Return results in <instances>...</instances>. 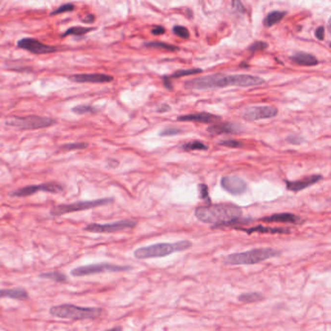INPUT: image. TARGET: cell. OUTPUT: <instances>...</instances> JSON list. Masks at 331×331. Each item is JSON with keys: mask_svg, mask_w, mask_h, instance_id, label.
<instances>
[{"mask_svg": "<svg viewBox=\"0 0 331 331\" xmlns=\"http://www.w3.org/2000/svg\"><path fill=\"white\" fill-rule=\"evenodd\" d=\"M50 314L60 319L81 321L98 319L105 314V311L102 308L80 307L73 304H61L51 308Z\"/></svg>", "mask_w": 331, "mask_h": 331, "instance_id": "cell-5", "label": "cell"}, {"mask_svg": "<svg viewBox=\"0 0 331 331\" xmlns=\"http://www.w3.org/2000/svg\"><path fill=\"white\" fill-rule=\"evenodd\" d=\"M130 269H131L130 266L102 262V263H95V264L76 267L72 270L71 275L73 277H84L104 272H123V271H128Z\"/></svg>", "mask_w": 331, "mask_h": 331, "instance_id": "cell-8", "label": "cell"}, {"mask_svg": "<svg viewBox=\"0 0 331 331\" xmlns=\"http://www.w3.org/2000/svg\"><path fill=\"white\" fill-rule=\"evenodd\" d=\"M6 123L8 125L15 126L23 130H34L53 126L56 123V120L46 117L26 116V117H12L7 119Z\"/></svg>", "mask_w": 331, "mask_h": 331, "instance_id": "cell-7", "label": "cell"}, {"mask_svg": "<svg viewBox=\"0 0 331 331\" xmlns=\"http://www.w3.org/2000/svg\"><path fill=\"white\" fill-rule=\"evenodd\" d=\"M75 10V6L74 4L72 3H65V4H62L60 5L58 8L55 9L51 15L54 16V15H59V14H62V13H66V12H72Z\"/></svg>", "mask_w": 331, "mask_h": 331, "instance_id": "cell-31", "label": "cell"}, {"mask_svg": "<svg viewBox=\"0 0 331 331\" xmlns=\"http://www.w3.org/2000/svg\"><path fill=\"white\" fill-rule=\"evenodd\" d=\"M286 15V12L284 11H273L270 12L266 18L264 19V25L266 27H271L275 24L280 23Z\"/></svg>", "mask_w": 331, "mask_h": 331, "instance_id": "cell-22", "label": "cell"}, {"mask_svg": "<svg viewBox=\"0 0 331 331\" xmlns=\"http://www.w3.org/2000/svg\"><path fill=\"white\" fill-rule=\"evenodd\" d=\"M40 278H43V279H49V280H52L54 282H56V283H60V284H63V283H67L68 282V279H67V276L61 272H58V271H53V272H47V273H41L39 275Z\"/></svg>", "mask_w": 331, "mask_h": 331, "instance_id": "cell-23", "label": "cell"}, {"mask_svg": "<svg viewBox=\"0 0 331 331\" xmlns=\"http://www.w3.org/2000/svg\"><path fill=\"white\" fill-rule=\"evenodd\" d=\"M114 201L113 198L107 197V198H100V199H95V200H87V201H79L75 203H70V204H59L54 206L50 213L52 216L58 217L66 214L75 213V212H80V211H85V210H90L93 208H97L100 206H105Z\"/></svg>", "mask_w": 331, "mask_h": 331, "instance_id": "cell-6", "label": "cell"}, {"mask_svg": "<svg viewBox=\"0 0 331 331\" xmlns=\"http://www.w3.org/2000/svg\"><path fill=\"white\" fill-rule=\"evenodd\" d=\"M203 71L202 69L200 68H194V69H184V70H178V71L173 73L172 75L170 76H166V78L168 80L171 81V79L173 78H181V77H185V76H190V75H195V74H198V73H201Z\"/></svg>", "mask_w": 331, "mask_h": 331, "instance_id": "cell-29", "label": "cell"}, {"mask_svg": "<svg viewBox=\"0 0 331 331\" xmlns=\"http://www.w3.org/2000/svg\"><path fill=\"white\" fill-rule=\"evenodd\" d=\"M95 17L94 16V15H92V14H90V15H87L82 21L84 22V23H86V24H92V23H94L95 22Z\"/></svg>", "mask_w": 331, "mask_h": 331, "instance_id": "cell-41", "label": "cell"}, {"mask_svg": "<svg viewBox=\"0 0 331 331\" xmlns=\"http://www.w3.org/2000/svg\"><path fill=\"white\" fill-rule=\"evenodd\" d=\"M12 298L17 300H25L28 298V293L24 288H0V299L1 298Z\"/></svg>", "mask_w": 331, "mask_h": 331, "instance_id": "cell-21", "label": "cell"}, {"mask_svg": "<svg viewBox=\"0 0 331 331\" xmlns=\"http://www.w3.org/2000/svg\"><path fill=\"white\" fill-rule=\"evenodd\" d=\"M221 186L225 191L233 195H239L247 190L246 183L234 176H225L221 180Z\"/></svg>", "mask_w": 331, "mask_h": 331, "instance_id": "cell-14", "label": "cell"}, {"mask_svg": "<svg viewBox=\"0 0 331 331\" xmlns=\"http://www.w3.org/2000/svg\"><path fill=\"white\" fill-rule=\"evenodd\" d=\"M231 5H232V8H233L235 11H237L238 13L244 14V13L246 12V9H245L243 3L240 2V1H232V2H231Z\"/></svg>", "mask_w": 331, "mask_h": 331, "instance_id": "cell-38", "label": "cell"}, {"mask_svg": "<svg viewBox=\"0 0 331 331\" xmlns=\"http://www.w3.org/2000/svg\"><path fill=\"white\" fill-rule=\"evenodd\" d=\"M137 225L136 221L122 220L112 223H90L85 227L86 231L94 233H114L124 229H132Z\"/></svg>", "mask_w": 331, "mask_h": 331, "instance_id": "cell-9", "label": "cell"}, {"mask_svg": "<svg viewBox=\"0 0 331 331\" xmlns=\"http://www.w3.org/2000/svg\"><path fill=\"white\" fill-rule=\"evenodd\" d=\"M264 83V80L260 77L252 76L248 74H236V75H225L221 73L212 74L208 76H203L199 78H194L188 80L185 83V88L187 90L196 91H206L221 89L224 87H253L259 86Z\"/></svg>", "mask_w": 331, "mask_h": 331, "instance_id": "cell-1", "label": "cell"}, {"mask_svg": "<svg viewBox=\"0 0 331 331\" xmlns=\"http://www.w3.org/2000/svg\"><path fill=\"white\" fill-rule=\"evenodd\" d=\"M264 299V296L257 291H252V292H245L242 293L241 295L238 296V300L243 302V303H254V302H259Z\"/></svg>", "mask_w": 331, "mask_h": 331, "instance_id": "cell-24", "label": "cell"}, {"mask_svg": "<svg viewBox=\"0 0 331 331\" xmlns=\"http://www.w3.org/2000/svg\"><path fill=\"white\" fill-rule=\"evenodd\" d=\"M268 48V44L266 42L263 41H256L255 43H253L250 47L248 48V51L251 53H256L259 51H263L266 50Z\"/></svg>", "mask_w": 331, "mask_h": 331, "instance_id": "cell-33", "label": "cell"}, {"mask_svg": "<svg viewBox=\"0 0 331 331\" xmlns=\"http://www.w3.org/2000/svg\"><path fill=\"white\" fill-rule=\"evenodd\" d=\"M286 140H287V142L290 143L292 145H300L301 143L304 142V138H302L299 135H294V134L287 136Z\"/></svg>", "mask_w": 331, "mask_h": 331, "instance_id": "cell-37", "label": "cell"}, {"mask_svg": "<svg viewBox=\"0 0 331 331\" xmlns=\"http://www.w3.org/2000/svg\"><path fill=\"white\" fill-rule=\"evenodd\" d=\"M198 190H199V193H200V197L205 200V201H208V203L210 204L211 200H210V197H209V190H208V187L204 184H201L198 186Z\"/></svg>", "mask_w": 331, "mask_h": 331, "instance_id": "cell-35", "label": "cell"}, {"mask_svg": "<svg viewBox=\"0 0 331 331\" xmlns=\"http://www.w3.org/2000/svg\"><path fill=\"white\" fill-rule=\"evenodd\" d=\"M242 128L235 123H221L213 124L207 128V131L211 134L221 135V134H237L240 133Z\"/></svg>", "mask_w": 331, "mask_h": 331, "instance_id": "cell-16", "label": "cell"}, {"mask_svg": "<svg viewBox=\"0 0 331 331\" xmlns=\"http://www.w3.org/2000/svg\"><path fill=\"white\" fill-rule=\"evenodd\" d=\"M75 83H91V84H105L110 83L114 80V77L104 73H85V74H75L68 77Z\"/></svg>", "mask_w": 331, "mask_h": 331, "instance_id": "cell-13", "label": "cell"}, {"mask_svg": "<svg viewBox=\"0 0 331 331\" xmlns=\"http://www.w3.org/2000/svg\"><path fill=\"white\" fill-rule=\"evenodd\" d=\"M280 255L281 252L273 248H257L242 253L228 255L224 258L223 262L227 265H252L279 257Z\"/></svg>", "mask_w": 331, "mask_h": 331, "instance_id": "cell-4", "label": "cell"}, {"mask_svg": "<svg viewBox=\"0 0 331 331\" xmlns=\"http://www.w3.org/2000/svg\"><path fill=\"white\" fill-rule=\"evenodd\" d=\"M261 221L264 222H283V223H298L300 221V218L291 213L274 214L269 217H265L260 219Z\"/></svg>", "mask_w": 331, "mask_h": 331, "instance_id": "cell-19", "label": "cell"}, {"mask_svg": "<svg viewBox=\"0 0 331 331\" xmlns=\"http://www.w3.org/2000/svg\"><path fill=\"white\" fill-rule=\"evenodd\" d=\"M106 331H122V329L120 327H117V328H113V329Z\"/></svg>", "mask_w": 331, "mask_h": 331, "instance_id": "cell-43", "label": "cell"}, {"mask_svg": "<svg viewBox=\"0 0 331 331\" xmlns=\"http://www.w3.org/2000/svg\"><path fill=\"white\" fill-rule=\"evenodd\" d=\"M237 230H242L246 232L247 234H252L255 232L258 233H268V234H288L290 233V230L287 228L283 227H270V226H263V225H257L250 228H243V227H235Z\"/></svg>", "mask_w": 331, "mask_h": 331, "instance_id": "cell-17", "label": "cell"}, {"mask_svg": "<svg viewBox=\"0 0 331 331\" xmlns=\"http://www.w3.org/2000/svg\"><path fill=\"white\" fill-rule=\"evenodd\" d=\"M221 118L219 116H215L209 113H197V114H190L180 116L177 118L178 121H193L199 123H212L216 120H220Z\"/></svg>", "mask_w": 331, "mask_h": 331, "instance_id": "cell-18", "label": "cell"}, {"mask_svg": "<svg viewBox=\"0 0 331 331\" xmlns=\"http://www.w3.org/2000/svg\"><path fill=\"white\" fill-rule=\"evenodd\" d=\"M72 112L77 115H92L98 112V109L95 108V106L84 104V105H78L72 108Z\"/></svg>", "mask_w": 331, "mask_h": 331, "instance_id": "cell-26", "label": "cell"}, {"mask_svg": "<svg viewBox=\"0 0 331 331\" xmlns=\"http://www.w3.org/2000/svg\"><path fill=\"white\" fill-rule=\"evenodd\" d=\"M63 190V187L55 182H51V183H44L40 185H33V186H26L21 189H16L13 192L10 193L11 196H16V197H26L30 196L37 191H45V192H50V193H58Z\"/></svg>", "mask_w": 331, "mask_h": 331, "instance_id": "cell-10", "label": "cell"}, {"mask_svg": "<svg viewBox=\"0 0 331 331\" xmlns=\"http://www.w3.org/2000/svg\"><path fill=\"white\" fill-rule=\"evenodd\" d=\"M323 179L322 175H312L307 178H304L303 180L298 181H287L285 180L286 189L291 191H300L303 189H307L312 185L320 182Z\"/></svg>", "mask_w": 331, "mask_h": 331, "instance_id": "cell-15", "label": "cell"}, {"mask_svg": "<svg viewBox=\"0 0 331 331\" xmlns=\"http://www.w3.org/2000/svg\"><path fill=\"white\" fill-rule=\"evenodd\" d=\"M17 46L35 55L51 54L58 51V48L46 45L35 38H23L17 42Z\"/></svg>", "mask_w": 331, "mask_h": 331, "instance_id": "cell-11", "label": "cell"}, {"mask_svg": "<svg viewBox=\"0 0 331 331\" xmlns=\"http://www.w3.org/2000/svg\"><path fill=\"white\" fill-rule=\"evenodd\" d=\"M182 149L185 151H206L208 150V146L201 141L194 140L182 145Z\"/></svg>", "mask_w": 331, "mask_h": 331, "instance_id": "cell-27", "label": "cell"}, {"mask_svg": "<svg viewBox=\"0 0 331 331\" xmlns=\"http://www.w3.org/2000/svg\"><path fill=\"white\" fill-rule=\"evenodd\" d=\"M278 115V109L269 106H256L248 108L243 117L247 120H259L264 118H274Z\"/></svg>", "mask_w": 331, "mask_h": 331, "instance_id": "cell-12", "label": "cell"}, {"mask_svg": "<svg viewBox=\"0 0 331 331\" xmlns=\"http://www.w3.org/2000/svg\"><path fill=\"white\" fill-rule=\"evenodd\" d=\"M152 33L154 35H162V34H165L166 33V28L164 26H161V25H157L155 27H153L152 29Z\"/></svg>", "mask_w": 331, "mask_h": 331, "instance_id": "cell-40", "label": "cell"}, {"mask_svg": "<svg viewBox=\"0 0 331 331\" xmlns=\"http://www.w3.org/2000/svg\"><path fill=\"white\" fill-rule=\"evenodd\" d=\"M290 59L294 63L302 66H315L319 63V60L316 56L307 53H296L295 55L290 56Z\"/></svg>", "mask_w": 331, "mask_h": 331, "instance_id": "cell-20", "label": "cell"}, {"mask_svg": "<svg viewBox=\"0 0 331 331\" xmlns=\"http://www.w3.org/2000/svg\"><path fill=\"white\" fill-rule=\"evenodd\" d=\"M220 145L227 147V148H241L244 146V144L238 140H234V139H227V140H222L221 142H219Z\"/></svg>", "mask_w": 331, "mask_h": 331, "instance_id": "cell-34", "label": "cell"}, {"mask_svg": "<svg viewBox=\"0 0 331 331\" xmlns=\"http://www.w3.org/2000/svg\"><path fill=\"white\" fill-rule=\"evenodd\" d=\"M191 247L192 243L189 240H182L174 243H158L135 250L134 257L138 260L165 258L175 253L188 251Z\"/></svg>", "mask_w": 331, "mask_h": 331, "instance_id": "cell-3", "label": "cell"}, {"mask_svg": "<svg viewBox=\"0 0 331 331\" xmlns=\"http://www.w3.org/2000/svg\"><path fill=\"white\" fill-rule=\"evenodd\" d=\"M89 146L88 143L73 142L64 144L60 147V151L69 152V151H77V150H85Z\"/></svg>", "mask_w": 331, "mask_h": 331, "instance_id": "cell-28", "label": "cell"}, {"mask_svg": "<svg viewBox=\"0 0 331 331\" xmlns=\"http://www.w3.org/2000/svg\"><path fill=\"white\" fill-rule=\"evenodd\" d=\"M94 30L93 27H84V26H73L68 28L64 33L61 34V37H66L68 35L74 36H83L89 32Z\"/></svg>", "mask_w": 331, "mask_h": 331, "instance_id": "cell-25", "label": "cell"}, {"mask_svg": "<svg viewBox=\"0 0 331 331\" xmlns=\"http://www.w3.org/2000/svg\"><path fill=\"white\" fill-rule=\"evenodd\" d=\"M170 110V107L168 106V105H166V104H164V105H162L161 107H159L158 108V112L159 113H165V112H167V111H169Z\"/></svg>", "mask_w": 331, "mask_h": 331, "instance_id": "cell-42", "label": "cell"}, {"mask_svg": "<svg viewBox=\"0 0 331 331\" xmlns=\"http://www.w3.org/2000/svg\"><path fill=\"white\" fill-rule=\"evenodd\" d=\"M173 32H174L175 35H177L180 38H183V39H188V38H189V30L185 26L175 25L173 27Z\"/></svg>", "mask_w": 331, "mask_h": 331, "instance_id": "cell-32", "label": "cell"}, {"mask_svg": "<svg viewBox=\"0 0 331 331\" xmlns=\"http://www.w3.org/2000/svg\"><path fill=\"white\" fill-rule=\"evenodd\" d=\"M145 47L163 49V50L170 51V52H175V51L179 50V48L177 47V46L170 45V44L164 43V42H148V43L145 44Z\"/></svg>", "mask_w": 331, "mask_h": 331, "instance_id": "cell-30", "label": "cell"}, {"mask_svg": "<svg viewBox=\"0 0 331 331\" xmlns=\"http://www.w3.org/2000/svg\"><path fill=\"white\" fill-rule=\"evenodd\" d=\"M195 217L202 222L212 223L214 227L230 226L252 222L251 219H242V210L230 203L209 204L195 209Z\"/></svg>", "mask_w": 331, "mask_h": 331, "instance_id": "cell-2", "label": "cell"}, {"mask_svg": "<svg viewBox=\"0 0 331 331\" xmlns=\"http://www.w3.org/2000/svg\"><path fill=\"white\" fill-rule=\"evenodd\" d=\"M182 132L181 129L179 128H176V127H168V128H166L165 130H163L160 135L161 136H164V137H167V136H173V135H177V134H180Z\"/></svg>", "mask_w": 331, "mask_h": 331, "instance_id": "cell-36", "label": "cell"}, {"mask_svg": "<svg viewBox=\"0 0 331 331\" xmlns=\"http://www.w3.org/2000/svg\"><path fill=\"white\" fill-rule=\"evenodd\" d=\"M325 30H326L325 26H319L315 31V36L321 41L325 40V37H326V31Z\"/></svg>", "mask_w": 331, "mask_h": 331, "instance_id": "cell-39", "label": "cell"}]
</instances>
